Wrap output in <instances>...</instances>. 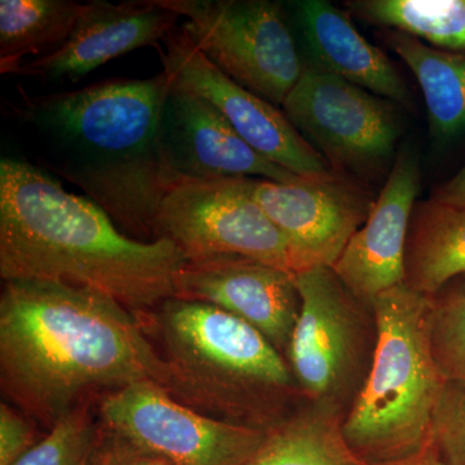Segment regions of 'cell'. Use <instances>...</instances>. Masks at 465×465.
<instances>
[{
  "instance_id": "cb8c5ba5",
  "label": "cell",
  "mask_w": 465,
  "mask_h": 465,
  "mask_svg": "<svg viewBox=\"0 0 465 465\" xmlns=\"http://www.w3.org/2000/svg\"><path fill=\"white\" fill-rule=\"evenodd\" d=\"M430 342L446 381L465 388V275L430 296Z\"/></svg>"
},
{
  "instance_id": "7402d4cb",
  "label": "cell",
  "mask_w": 465,
  "mask_h": 465,
  "mask_svg": "<svg viewBox=\"0 0 465 465\" xmlns=\"http://www.w3.org/2000/svg\"><path fill=\"white\" fill-rule=\"evenodd\" d=\"M349 8L375 25L391 27L451 52H465V0H356Z\"/></svg>"
},
{
  "instance_id": "7c38bea8",
  "label": "cell",
  "mask_w": 465,
  "mask_h": 465,
  "mask_svg": "<svg viewBox=\"0 0 465 465\" xmlns=\"http://www.w3.org/2000/svg\"><path fill=\"white\" fill-rule=\"evenodd\" d=\"M255 198L286 240L293 274L332 268L375 203L356 182L333 171L291 183L256 180Z\"/></svg>"
},
{
  "instance_id": "7a4b0ae2",
  "label": "cell",
  "mask_w": 465,
  "mask_h": 465,
  "mask_svg": "<svg viewBox=\"0 0 465 465\" xmlns=\"http://www.w3.org/2000/svg\"><path fill=\"white\" fill-rule=\"evenodd\" d=\"M186 259L166 238L128 237L88 198L20 159L0 162V277L61 281L114 299L137 317L176 296Z\"/></svg>"
},
{
  "instance_id": "44dd1931",
  "label": "cell",
  "mask_w": 465,
  "mask_h": 465,
  "mask_svg": "<svg viewBox=\"0 0 465 465\" xmlns=\"http://www.w3.org/2000/svg\"><path fill=\"white\" fill-rule=\"evenodd\" d=\"M342 420L344 415L305 403L266 433L247 465H366L348 448Z\"/></svg>"
},
{
  "instance_id": "3957f363",
  "label": "cell",
  "mask_w": 465,
  "mask_h": 465,
  "mask_svg": "<svg viewBox=\"0 0 465 465\" xmlns=\"http://www.w3.org/2000/svg\"><path fill=\"white\" fill-rule=\"evenodd\" d=\"M170 87L164 72L109 79L43 96L21 94L14 112L45 143L54 173L82 189L125 235L152 242L161 202L177 183L159 148Z\"/></svg>"
},
{
  "instance_id": "4fadbf2b",
  "label": "cell",
  "mask_w": 465,
  "mask_h": 465,
  "mask_svg": "<svg viewBox=\"0 0 465 465\" xmlns=\"http://www.w3.org/2000/svg\"><path fill=\"white\" fill-rule=\"evenodd\" d=\"M159 148L164 166L177 182L249 177L291 183L300 177L262 157L215 106L173 82L162 110Z\"/></svg>"
},
{
  "instance_id": "9c48e42d",
  "label": "cell",
  "mask_w": 465,
  "mask_h": 465,
  "mask_svg": "<svg viewBox=\"0 0 465 465\" xmlns=\"http://www.w3.org/2000/svg\"><path fill=\"white\" fill-rule=\"evenodd\" d=\"M282 112L333 173L372 176L393 158L400 127L388 101L320 67H304Z\"/></svg>"
},
{
  "instance_id": "6da1fadb",
  "label": "cell",
  "mask_w": 465,
  "mask_h": 465,
  "mask_svg": "<svg viewBox=\"0 0 465 465\" xmlns=\"http://www.w3.org/2000/svg\"><path fill=\"white\" fill-rule=\"evenodd\" d=\"M166 381L142 318L114 299L61 281L3 282L0 384L30 419L50 430L92 397Z\"/></svg>"
},
{
  "instance_id": "e0dca14e",
  "label": "cell",
  "mask_w": 465,
  "mask_h": 465,
  "mask_svg": "<svg viewBox=\"0 0 465 465\" xmlns=\"http://www.w3.org/2000/svg\"><path fill=\"white\" fill-rule=\"evenodd\" d=\"M298 20L318 66L371 92L409 106L411 94L391 58L361 35L347 14L322 0L296 3Z\"/></svg>"
},
{
  "instance_id": "2e32d148",
  "label": "cell",
  "mask_w": 465,
  "mask_h": 465,
  "mask_svg": "<svg viewBox=\"0 0 465 465\" xmlns=\"http://www.w3.org/2000/svg\"><path fill=\"white\" fill-rule=\"evenodd\" d=\"M179 15L157 0L85 3L72 35L50 56L23 64L15 75L45 82H75L104 64L143 47H161L177 27Z\"/></svg>"
},
{
  "instance_id": "5bb4252c",
  "label": "cell",
  "mask_w": 465,
  "mask_h": 465,
  "mask_svg": "<svg viewBox=\"0 0 465 465\" xmlns=\"http://www.w3.org/2000/svg\"><path fill=\"white\" fill-rule=\"evenodd\" d=\"M174 287V298L240 318L286 354L302 308L295 274L243 256H215L186 262Z\"/></svg>"
},
{
  "instance_id": "277c9868",
  "label": "cell",
  "mask_w": 465,
  "mask_h": 465,
  "mask_svg": "<svg viewBox=\"0 0 465 465\" xmlns=\"http://www.w3.org/2000/svg\"><path fill=\"white\" fill-rule=\"evenodd\" d=\"M143 318L163 347L164 390L183 405L268 433L307 403L283 354L240 318L179 298Z\"/></svg>"
},
{
  "instance_id": "484cf974",
  "label": "cell",
  "mask_w": 465,
  "mask_h": 465,
  "mask_svg": "<svg viewBox=\"0 0 465 465\" xmlns=\"http://www.w3.org/2000/svg\"><path fill=\"white\" fill-rule=\"evenodd\" d=\"M41 439L23 411L11 403L0 405V465H14Z\"/></svg>"
},
{
  "instance_id": "d6986e66",
  "label": "cell",
  "mask_w": 465,
  "mask_h": 465,
  "mask_svg": "<svg viewBox=\"0 0 465 465\" xmlns=\"http://www.w3.org/2000/svg\"><path fill=\"white\" fill-rule=\"evenodd\" d=\"M387 42L411 70L423 91L430 134L450 140L465 131V52L430 47L407 34L387 33Z\"/></svg>"
},
{
  "instance_id": "603a6c76",
  "label": "cell",
  "mask_w": 465,
  "mask_h": 465,
  "mask_svg": "<svg viewBox=\"0 0 465 465\" xmlns=\"http://www.w3.org/2000/svg\"><path fill=\"white\" fill-rule=\"evenodd\" d=\"M96 402L85 400L52 425L14 465H87L100 439Z\"/></svg>"
},
{
  "instance_id": "ffe728a7",
  "label": "cell",
  "mask_w": 465,
  "mask_h": 465,
  "mask_svg": "<svg viewBox=\"0 0 465 465\" xmlns=\"http://www.w3.org/2000/svg\"><path fill=\"white\" fill-rule=\"evenodd\" d=\"M84 9L72 0H2L0 73L14 74L25 57L42 58L60 50Z\"/></svg>"
},
{
  "instance_id": "83f0119b",
  "label": "cell",
  "mask_w": 465,
  "mask_h": 465,
  "mask_svg": "<svg viewBox=\"0 0 465 465\" xmlns=\"http://www.w3.org/2000/svg\"><path fill=\"white\" fill-rule=\"evenodd\" d=\"M430 200L448 206L465 207V166L457 174L440 185Z\"/></svg>"
},
{
  "instance_id": "8992f818",
  "label": "cell",
  "mask_w": 465,
  "mask_h": 465,
  "mask_svg": "<svg viewBox=\"0 0 465 465\" xmlns=\"http://www.w3.org/2000/svg\"><path fill=\"white\" fill-rule=\"evenodd\" d=\"M295 283L302 308L284 358L308 405L345 418L371 366L374 312L331 266L300 272Z\"/></svg>"
},
{
  "instance_id": "9a60e30c",
  "label": "cell",
  "mask_w": 465,
  "mask_h": 465,
  "mask_svg": "<svg viewBox=\"0 0 465 465\" xmlns=\"http://www.w3.org/2000/svg\"><path fill=\"white\" fill-rule=\"evenodd\" d=\"M420 183L418 158L403 150L365 224L332 265L351 295L369 307L385 291L406 282L407 241Z\"/></svg>"
},
{
  "instance_id": "ba28073f",
  "label": "cell",
  "mask_w": 465,
  "mask_h": 465,
  "mask_svg": "<svg viewBox=\"0 0 465 465\" xmlns=\"http://www.w3.org/2000/svg\"><path fill=\"white\" fill-rule=\"evenodd\" d=\"M256 180H180L159 206L154 238H166L186 262L243 256L293 273L289 246L255 198Z\"/></svg>"
},
{
  "instance_id": "ac0fdd59",
  "label": "cell",
  "mask_w": 465,
  "mask_h": 465,
  "mask_svg": "<svg viewBox=\"0 0 465 465\" xmlns=\"http://www.w3.org/2000/svg\"><path fill=\"white\" fill-rule=\"evenodd\" d=\"M465 275V207L432 200L415 206L406 249V283L433 296Z\"/></svg>"
},
{
  "instance_id": "8fae6325",
  "label": "cell",
  "mask_w": 465,
  "mask_h": 465,
  "mask_svg": "<svg viewBox=\"0 0 465 465\" xmlns=\"http://www.w3.org/2000/svg\"><path fill=\"white\" fill-rule=\"evenodd\" d=\"M158 48L163 72L173 84L203 97L219 110L251 148L300 177L332 173L329 163L291 124L282 110L235 84L183 32L174 27Z\"/></svg>"
},
{
  "instance_id": "30bf717a",
  "label": "cell",
  "mask_w": 465,
  "mask_h": 465,
  "mask_svg": "<svg viewBox=\"0 0 465 465\" xmlns=\"http://www.w3.org/2000/svg\"><path fill=\"white\" fill-rule=\"evenodd\" d=\"M96 410L104 427L171 465H247L266 436L202 414L153 381L100 394Z\"/></svg>"
},
{
  "instance_id": "d4e9b609",
  "label": "cell",
  "mask_w": 465,
  "mask_h": 465,
  "mask_svg": "<svg viewBox=\"0 0 465 465\" xmlns=\"http://www.w3.org/2000/svg\"><path fill=\"white\" fill-rule=\"evenodd\" d=\"M443 465H465V388L446 382L434 412L432 446Z\"/></svg>"
},
{
  "instance_id": "f1b7e54d",
  "label": "cell",
  "mask_w": 465,
  "mask_h": 465,
  "mask_svg": "<svg viewBox=\"0 0 465 465\" xmlns=\"http://www.w3.org/2000/svg\"><path fill=\"white\" fill-rule=\"evenodd\" d=\"M387 465H443L440 463V459L434 454L433 449H428L423 454L418 457L409 459V460L399 461V463L387 464Z\"/></svg>"
},
{
  "instance_id": "52a82bcc",
  "label": "cell",
  "mask_w": 465,
  "mask_h": 465,
  "mask_svg": "<svg viewBox=\"0 0 465 465\" xmlns=\"http://www.w3.org/2000/svg\"><path fill=\"white\" fill-rule=\"evenodd\" d=\"M185 17L183 32L235 84L282 108L302 76L295 41L278 3L157 0Z\"/></svg>"
},
{
  "instance_id": "4316f807",
  "label": "cell",
  "mask_w": 465,
  "mask_h": 465,
  "mask_svg": "<svg viewBox=\"0 0 465 465\" xmlns=\"http://www.w3.org/2000/svg\"><path fill=\"white\" fill-rule=\"evenodd\" d=\"M87 465H171L164 459L134 445L108 428L101 430L96 448Z\"/></svg>"
},
{
  "instance_id": "5b68a950",
  "label": "cell",
  "mask_w": 465,
  "mask_h": 465,
  "mask_svg": "<svg viewBox=\"0 0 465 465\" xmlns=\"http://www.w3.org/2000/svg\"><path fill=\"white\" fill-rule=\"evenodd\" d=\"M371 366L342 420L345 442L366 465L409 460L432 446L445 376L430 342V296L402 283L371 304Z\"/></svg>"
}]
</instances>
